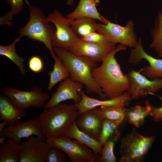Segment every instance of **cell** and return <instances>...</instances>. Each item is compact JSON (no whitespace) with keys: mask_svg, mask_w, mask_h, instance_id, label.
Returning <instances> with one entry per match:
<instances>
[{"mask_svg":"<svg viewBox=\"0 0 162 162\" xmlns=\"http://www.w3.org/2000/svg\"><path fill=\"white\" fill-rule=\"evenodd\" d=\"M127 49L122 45H118L104 59L100 66L92 70V75L94 82L106 97L110 99L120 96L129 88V82L127 74H123L115 57L117 52Z\"/></svg>","mask_w":162,"mask_h":162,"instance_id":"cell-1","label":"cell"},{"mask_svg":"<svg viewBox=\"0 0 162 162\" xmlns=\"http://www.w3.org/2000/svg\"><path fill=\"white\" fill-rule=\"evenodd\" d=\"M53 50L68 70L72 80L85 85L90 92L97 94L101 99L106 100V97L92 75V70L97 67L98 62L88 56L76 55L68 50L54 47Z\"/></svg>","mask_w":162,"mask_h":162,"instance_id":"cell-2","label":"cell"},{"mask_svg":"<svg viewBox=\"0 0 162 162\" xmlns=\"http://www.w3.org/2000/svg\"><path fill=\"white\" fill-rule=\"evenodd\" d=\"M80 116L75 104L59 103L45 109L38 118L43 135L45 138L65 136L69 127Z\"/></svg>","mask_w":162,"mask_h":162,"instance_id":"cell-3","label":"cell"},{"mask_svg":"<svg viewBox=\"0 0 162 162\" xmlns=\"http://www.w3.org/2000/svg\"><path fill=\"white\" fill-rule=\"evenodd\" d=\"M26 2L29 9V20L19 30L20 35L25 36L34 41L43 43L55 59L56 57L53 50L52 41L56 28L54 25L49 23L46 17L40 9L31 6L27 0Z\"/></svg>","mask_w":162,"mask_h":162,"instance_id":"cell-4","label":"cell"},{"mask_svg":"<svg viewBox=\"0 0 162 162\" xmlns=\"http://www.w3.org/2000/svg\"><path fill=\"white\" fill-rule=\"evenodd\" d=\"M155 138V136H143L137 133L134 128L130 133L121 140V157L119 162L143 161Z\"/></svg>","mask_w":162,"mask_h":162,"instance_id":"cell-5","label":"cell"},{"mask_svg":"<svg viewBox=\"0 0 162 162\" xmlns=\"http://www.w3.org/2000/svg\"><path fill=\"white\" fill-rule=\"evenodd\" d=\"M1 92L15 105L24 110L32 106L39 109L44 107L50 98L49 94L39 87L26 91L6 86L2 89Z\"/></svg>","mask_w":162,"mask_h":162,"instance_id":"cell-6","label":"cell"},{"mask_svg":"<svg viewBox=\"0 0 162 162\" xmlns=\"http://www.w3.org/2000/svg\"><path fill=\"white\" fill-rule=\"evenodd\" d=\"M46 141L52 146L57 147L68 156L72 162H95L96 156L88 147L79 141L65 136L50 137Z\"/></svg>","mask_w":162,"mask_h":162,"instance_id":"cell-7","label":"cell"},{"mask_svg":"<svg viewBox=\"0 0 162 162\" xmlns=\"http://www.w3.org/2000/svg\"><path fill=\"white\" fill-rule=\"evenodd\" d=\"M97 32L103 34L116 44L119 43L131 48L135 47L137 43L134 32L133 21L129 20L126 26H122L109 21L106 24L98 23Z\"/></svg>","mask_w":162,"mask_h":162,"instance_id":"cell-8","label":"cell"},{"mask_svg":"<svg viewBox=\"0 0 162 162\" xmlns=\"http://www.w3.org/2000/svg\"><path fill=\"white\" fill-rule=\"evenodd\" d=\"M49 22L55 26L56 30L52 41L53 47L68 50L75 43L80 39L72 30L69 20L55 9L47 17Z\"/></svg>","mask_w":162,"mask_h":162,"instance_id":"cell-9","label":"cell"},{"mask_svg":"<svg viewBox=\"0 0 162 162\" xmlns=\"http://www.w3.org/2000/svg\"><path fill=\"white\" fill-rule=\"evenodd\" d=\"M127 74L129 82L127 92L132 99H138L148 94H153L162 89V79L150 80L140 71L133 70Z\"/></svg>","mask_w":162,"mask_h":162,"instance_id":"cell-10","label":"cell"},{"mask_svg":"<svg viewBox=\"0 0 162 162\" xmlns=\"http://www.w3.org/2000/svg\"><path fill=\"white\" fill-rule=\"evenodd\" d=\"M43 139L32 135L20 144L19 162H45L51 147Z\"/></svg>","mask_w":162,"mask_h":162,"instance_id":"cell-11","label":"cell"},{"mask_svg":"<svg viewBox=\"0 0 162 162\" xmlns=\"http://www.w3.org/2000/svg\"><path fill=\"white\" fill-rule=\"evenodd\" d=\"M143 59L148 61L149 65L141 69L140 71L141 74L152 80L162 78V59L155 58L146 53L142 48L140 37L136 46L131 48L128 62L132 65H137Z\"/></svg>","mask_w":162,"mask_h":162,"instance_id":"cell-12","label":"cell"},{"mask_svg":"<svg viewBox=\"0 0 162 162\" xmlns=\"http://www.w3.org/2000/svg\"><path fill=\"white\" fill-rule=\"evenodd\" d=\"M34 135L43 139V135L38 117H34L24 122L17 121L12 126L6 127L0 133V136L9 138L19 144L22 139Z\"/></svg>","mask_w":162,"mask_h":162,"instance_id":"cell-13","label":"cell"},{"mask_svg":"<svg viewBox=\"0 0 162 162\" xmlns=\"http://www.w3.org/2000/svg\"><path fill=\"white\" fill-rule=\"evenodd\" d=\"M82 84L72 80L70 77L64 79L61 82L56 92L52 93L51 98L46 103L44 109L50 108L69 99L73 100L75 104H78L82 99L79 92L82 88Z\"/></svg>","mask_w":162,"mask_h":162,"instance_id":"cell-14","label":"cell"},{"mask_svg":"<svg viewBox=\"0 0 162 162\" xmlns=\"http://www.w3.org/2000/svg\"><path fill=\"white\" fill-rule=\"evenodd\" d=\"M82 99L80 102L75 104L80 116L89 110L100 106L104 107L110 106H128L132 98L128 92H124L116 98L108 100H99L90 98L82 90L79 92Z\"/></svg>","mask_w":162,"mask_h":162,"instance_id":"cell-15","label":"cell"},{"mask_svg":"<svg viewBox=\"0 0 162 162\" xmlns=\"http://www.w3.org/2000/svg\"><path fill=\"white\" fill-rule=\"evenodd\" d=\"M76 120L79 129L92 138L99 140L104 119L97 108L81 114Z\"/></svg>","mask_w":162,"mask_h":162,"instance_id":"cell-16","label":"cell"},{"mask_svg":"<svg viewBox=\"0 0 162 162\" xmlns=\"http://www.w3.org/2000/svg\"><path fill=\"white\" fill-rule=\"evenodd\" d=\"M68 50L76 55L88 57L98 63L102 62L112 51L97 44L81 39L72 45Z\"/></svg>","mask_w":162,"mask_h":162,"instance_id":"cell-17","label":"cell"},{"mask_svg":"<svg viewBox=\"0 0 162 162\" xmlns=\"http://www.w3.org/2000/svg\"><path fill=\"white\" fill-rule=\"evenodd\" d=\"M100 4V0H80L75 9L68 14L66 17L73 20L81 16H86L94 19L106 24L109 21L103 17L97 9V7Z\"/></svg>","mask_w":162,"mask_h":162,"instance_id":"cell-18","label":"cell"},{"mask_svg":"<svg viewBox=\"0 0 162 162\" xmlns=\"http://www.w3.org/2000/svg\"><path fill=\"white\" fill-rule=\"evenodd\" d=\"M26 116L25 110L15 105L8 97L1 93L0 95V120H5L8 126H12Z\"/></svg>","mask_w":162,"mask_h":162,"instance_id":"cell-19","label":"cell"},{"mask_svg":"<svg viewBox=\"0 0 162 162\" xmlns=\"http://www.w3.org/2000/svg\"><path fill=\"white\" fill-rule=\"evenodd\" d=\"M69 20L72 31L80 39L97 32L98 28V23L96 20L92 18L81 16L75 19Z\"/></svg>","mask_w":162,"mask_h":162,"instance_id":"cell-20","label":"cell"},{"mask_svg":"<svg viewBox=\"0 0 162 162\" xmlns=\"http://www.w3.org/2000/svg\"><path fill=\"white\" fill-rule=\"evenodd\" d=\"M65 136L79 141L92 149L95 153L101 154L103 146L98 140L80 130L76 125V121L69 127Z\"/></svg>","mask_w":162,"mask_h":162,"instance_id":"cell-21","label":"cell"},{"mask_svg":"<svg viewBox=\"0 0 162 162\" xmlns=\"http://www.w3.org/2000/svg\"><path fill=\"white\" fill-rule=\"evenodd\" d=\"M151 106L149 100H148L146 102L145 107L136 105L126 109L125 120L136 127H141L145 118L150 115Z\"/></svg>","mask_w":162,"mask_h":162,"instance_id":"cell-22","label":"cell"},{"mask_svg":"<svg viewBox=\"0 0 162 162\" xmlns=\"http://www.w3.org/2000/svg\"><path fill=\"white\" fill-rule=\"evenodd\" d=\"M152 40L149 48L153 49L159 57L162 58V11H159L155 18L154 25L151 30Z\"/></svg>","mask_w":162,"mask_h":162,"instance_id":"cell-23","label":"cell"},{"mask_svg":"<svg viewBox=\"0 0 162 162\" xmlns=\"http://www.w3.org/2000/svg\"><path fill=\"white\" fill-rule=\"evenodd\" d=\"M20 144L8 138L0 146V162H19Z\"/></svg>","mask_w":162,"mask_h":162,"instance_id":"cell-24","label":"cell"},{"mask_svg":"<svg viewBox=\"0 0 162 162\" xmlns=\"http://www.w3.org/2000/svg\"><path fill=\"white\" fill-rule=\"evenodd\" d=\"M22 36L20 35L19 37L16 38L13 42L8 45H0V55L8 58L18 68L21 74L25 76L26 72L23 63L25 59L17 54L15 49L16 44L20 41Z\"/></svg>","mask_w":162,"mask_h":162,"instance_id":"cell-25","label":"cell"},{"mask_svg":"<svg viewBox=\"0 0 162 162\" xmlns=\"http://www.w3.org/2000/svg\"><path fill=\"white\" fill-rule=\"evenodd\" d=\"M55 63L53 70L49 72V83L47 88L48 91H50L53 87L59 82L70 77L69 72L62 63L61 59L56 56L54 59Z\"/></svg>","mask_w":162,"mask_h":162,"instance_id":"cell-26","label":"cell"},{"mask_svg":"<svg viewBox=\"0 0 162 162\" xmlns=\"http://www.w3.org/2000/svg\"><path fill=\"white\" fill-rule=\"evenodd\" d=\"M104 118L123 123L125 120L126 109L123 106L97 108Z\"/></svg>","mask_w":162,"mask_h":162,"instance_id":"cell-27","label":"cell"},{"mask_svg":"<svg viewBox=\"0 0 162 162\" xmlns=\"http://www.w3.org/2000/svg\"><path fill=\"white\" fill-rule=\"evenodd\" d=\"M120 132L111 137L103 145L100 157L98 160L100 162H115L116 158L114 154L113 148L115 143L118 140Z\"/></svg>","mask_w":162,"mask_h":162,"instance_id":"cell-28","label":"cell"},{"mask_svg":"<svg viewBox=\"0 0 162 162\" xmlns=\"http://www.w3.org/2000/svg\"><path fill=\"white\" fill-rule=\"evenodd\" d=\"M122 123L117 121L104 119L98 141L103 146L111 137L120 132V129Z\"/></svg>","mask_w":162,"mask_h":162,"instance_id":"cell-29","label":"cell"},{"mask_svg":"<svg viewBox=\"0 0 162 162\" xmlns=\"http://www.w3.org/2000/svg\"><path fill=\"white\" fill-rule=\"evenodd\" d=\"M82 40L93 43L112 51L115 49L116 44L104 35L95 32L81 39Z\"/></svg>","mask_w":162,"mask_h":162,"instance_id":"cell-30","label":"cell"},{"mask_svg":"<svg viewBox=\"0 0 162 162\" xmlns=\"http://www.w3.org/2000/svg\"><path fill=\"white\" fill-rule=\"evenodd\" d=\"M65 153L59 148L51 146L47 154L46 162H64L66 161Z\"/></svg>","mask_w":162,"mask_h":162,"instance_id":"cell-31","label":"cell"},{"mask_svg":"<svg viewBox=\"0 0 162 162\" xmlns=\"http://www.w3.org/2000/svg\"><path fill=\"white\" fill-rule=\"evenodd\" d=\"M28 66L32 71L34 73H38L43 70L44 64L43 60L40 57L34 56L29 59Z\"/></svg>","mask_w":162,"mask_h":162,"instance_id":"cell-32","label":"cell"},{"mask_svg":"<svg viewBox=\"0 0 162 162\" xmlns=\"http://www.w3.org/2000/svg\"><path fill=\"white\" fill-rule=\"evenodd\" d=\"M10 5V12L13 15L19 13L23 9L24 3L23 0H7Z\"/></svg>","mask_w":162,"mask_h":162,"instance_id":"cell-33","label":"cell"},{"mask_svg":"<svg viewBox=\"0 0 162 162\" xmlns=\"http://www.w3.org/2000/svg\"><path fill=\"white\" fill-rule=\"evenodd\" d=\"M149 115L153 118L155 122L162 121V106L160 108H156L151 105Z\"/></svg>","mask_w":162,"mask_h":162,"instance_id":"cell-34","label":"cell"},{"mask_svg":"<svg viewBox=\"0 0 162 162\" xmlns=\"http://www.w3.org/2000/svg\"><path fill=\"white\" fill-rule=\"evenodd\" d=\"M13 15L9 11L4 15L0 17V25H7L10 26L12 22L11 21L13 19Z\"/></svg>","mask_w":162,"mask_h":162,"instance_id":"cell-35","label":"cell"},{"mask_svg":"<svg viewBox=\"0 0 162 162\" xmlns=\"http://www.w3.org/2000/svg\"><path fill=\"white\" fill-rule=\"evenodd\" d=\"M7 125H8L7 122L5 120H2L0 123V133L3 130Z\"/></svg>","mask_w":162,"mask_h":162,"instance_id":"cell-36","label":"cell"},{"mask_svg":"<svg viewBox=\"0 0 162 162\" xmlns=\"http://www.w3.org/2000/svg\"><path fill=\"white\" fill-rule=\"evenodd\" d=\"M6 137L4 136H0V144H2L5 142Z\"/></svg>","mask_w":162,"mask_h":162,"instance_id":"cell-37","label":"cell"},{"mask_svg":"<svg viewBox=\"0 0 162 162\" xmlns=\"http://www.w3.org/2000/svg\"><path fill=\"white\" fill-rule=\"evenodd\" d=\"M74 4L73 0H67V4L69 5H73Z\"/></svg>","mask_w":162,"mask_h":162,"instance_id":"cell-38","label":"cell"}]
</instances>
